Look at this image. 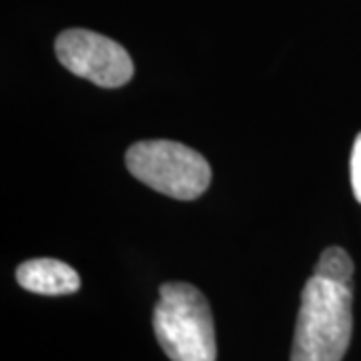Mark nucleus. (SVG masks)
I'll list each match as a JSON object with an SVG mask.
<instances>
[{"label": "nucleus", "mask_w": 361, "mask_h": 361, "mask_svg": "<svg viewBox=\"0 0 361 361\" xmlns=\"http://www.w3.org/2000/svg\"><path fill=\"white\" fill-rule=\"evenodd\" d=\"M18 285L39 295H68L80 287V277L71 265L59 259H28L16 269Z\"/></svg>", "instance_id": "nucleus-5"}, {"label": "nucleus", "mask_w": 361, "mask_h": 361, "mask_svg": "<svg viewBox=\"0 0 361 361\" xmlns=\"http://www.w3.org/2000/svg\"><path fill=\"white\" fill-rule=\"evenodd\" d=\"M56 59L66 71L103 89H118L135 75L129 52L118 42L85 28H71L56 37Z\"/></svg>", "instance_id": "nucleus-4"}, {"label": "nucleus", "mask_w": 361, "mask_h": 361, "mask_svg": "<svg viewBox=\"0 0 361 361\" xmlns=\"http://www.w3.org/2000/svg\"><path fill=\"white\" fill-rule=\"evenodd\" d=\"M353 277L313 271L301 293L291 361H341L353 331Z\"/></svg>", "instance_id": "nucleus-1"}, {"label": "nucleus", "mask_w": 361, "mask_h": 361, "mask_svg": "<svg viewBox=\"0 0 361 361\" xmlns=\"http://www.w3.org/2000/svg\"><path fill=\"white\" fill-rule=\"evenodd\" d=\"M153 329L171 361H217L211 307L193 285L180 281L161 285Z\"/></svg>", "instance_id": "nucleus-2"}, {"label": "nucleus", "mask_w": 361, "mask_h": 361, "mask_svg": "<svg viewBox=\"0 0 361 361\" xmlns=\"http://www.w3.org/2000/svg\"><path fill=\"white\" fill-rule=\"evenodd\" d=\"M349 163H351V189H353L355 199L361 203V133L355 137Z\"/></svg>", "instance_id": "nucleus-6"}, {"label": "nucleus", "mask_w": 361, "mask_h": 361, "mask_svg": "<svg viewBox=\"0 0 361 361\" xmlns=\"http://www.w3.org/2000/svg\"><path fill=\"white\" fill-rule=\"evenodd\" d=\"M125 163L135 179L179 201L201 197L211 183L205 157L175 141L135 142L125 155Z\"/></svg>", "instance_id": "nucleus-3"}]
</instances>
